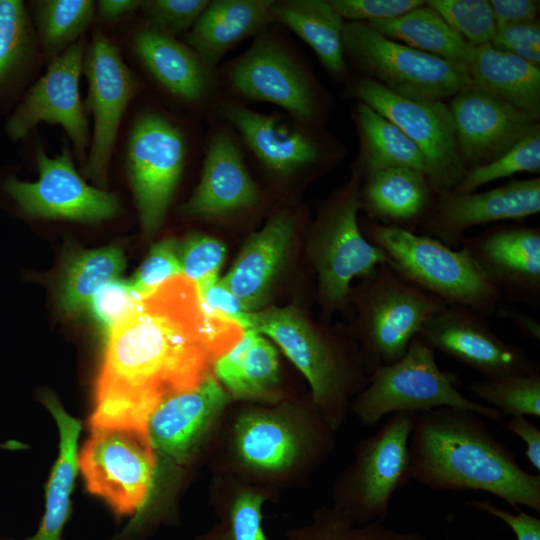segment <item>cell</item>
<instances>
[{
	"instance_id": "obj_55",
	"label": "cell",
	"mask_w": 540,
	"mask_h": 540,
	"mask_svg": "<svg viewBox=\"0 0 540 540\" xmlns=\"http://www.w3.org/2000/svg\"><path fill=\"white\" fill-rule=\"evenodd\" d=\"M477 540H483V539H477Z\"/></svg>"
},
{
	"instance_id": "obj_25",
	"label": "cell",
	"mask_w": 540,
	"mask_h": 540,
	"mask_svg": "<svg viewBox=\"0 0 540 540\" xmlns=\"http://www.w3.org/2000/svg\"><path fill=\"white\" fill-rule=\"evenodd\" d=\"M448 108L466 171L502 155L537 123L525 111L472 85L455 94Z\"/></svg>"
},
{
	"instance_id": "obj_47",
	"label": "cell",
	"mask_w": 540,
	"mask_h": 540,
	"mask_svg": "<svg viewBox=\"0 0 540 540\" xmlns=\"http://www.w3.org/2000/svg\"><path fill=\"white\" fill-rule=\"evenodd\" d=\"M346 22H372L401 16L422 6V0H329Z\"/></svg>"
},
{
	"instance_id": "obj_24",
	"label": "cell",
	"mask_w": 540,
	"mask_h": 540,
	"mask_svg": "<svg viewBox=\"0 0 540 540\" xmlns=\"http://www.w3.org/2000/svg\"><path fill=\"white\" fill-rule=\"evenodd\" d=\"M461 245L503 299L540 308L539 227L496 224Z\"/></svg>"
},
{
	"instance_id": "obj_32",
	"label": "cell",
	"mask_w": 540,
	"mask_h": 540,
	"mask_svg": "<svg viewBox=\"0 0 540 540\" xmlns=\"http://www.w3.org/2000/svg\"><path fill=\"white\" fill-rule=\"evenodd\" d=\"M273 495L235 478L213 474L210 505L217 521L193 540H269L263 526V506Z\"/></svg>"
},
{
	"instance_id": "obj_51",
	"label": "cell",
	"mask_w": 540,
	"mask_h": 540,
	"mask_svg": "<svg viewBox=\"0 0 540 540\" xmlns=\"http://www.w3.org/2000/svg\"><path fill=\"white\" fill-rule=\"evenodd\" d=\"M496 25L529 22L537 19L539 1L491 0Z\"/></svg>"
},
{
	"instance_id": "obj_18",
	"label": "cell",
	"mask_w": 540,
	"mask_h": 540,
	"mask_svg": "<svg viewBox=\"0 0 540 540\" xmlns=\"http://www.w3.org/2000/svg\"><path fill=\"white\" fill-rule=\"evenodd\" d=\"M82 73L88 82L85 111L92 112L93 134L83 172L97 185L105 186L122 117L141 82L123 61L116 45L96 30L87 46Z\"/></svg>"
},
{
	"instance_id": "obj_41",
	"label": "cell",
	"mask_w": 540,
	"mask_h": 540,
	"mask_svg": "<svg viewBox=\"0 0 540 540\" xmlns=\"http://www.w3.org/2000/svg\"><path fill=\"white\" fill-rule=\"evenodd\" d=\"M540 172V125L533 127L496 159L467 170L453 191L469 193L492 181L517 173Z\"/></svg>"
},
{
	"instance_id": "obj_4",
	"label": "cell",
	"mask_w": 540,
	"mask_h": 540,
	"mask_svg": "<svg viewBox=\"0 0 540 540\" xmlns=\"http://www.w3.org/2000/svg\"><path fill=\"white\" fill-rule=\"evenodd\" d=\"M244 329L272 339L307 380L310 395L330 427L337 431L344 425L352 399L370 375L359 346L316 325L295 306L249 312Z\"/></svg>"
},
{
	"instance_id": "obj_2",
	"label": "cell",
	"mask_w": 540,
	"mask_h": 540,
	"mask_svg": "<svg viewBox=\"0 0 540 540\" xmlns=\"http://www.w3.org/2000/svg\"><path fill=\"white\" fill-rule=\"evenodd\" d=\"M335 432L311 395L228 409L213 444L212 472L276 494L302 485L335 449Z\"/></svg>"
},
{
	"instance_id": "obj_9",
	"label": "cell",
	"mask_w": 540,
	"mask_h": 540,
	"mask_svg": "<svg viewBox=\"0 0 540 540\" xmlns=\"http://www.w3.org/2000/svg\"><path fill=\"white\" fill-rule=\"evenodd\" d=\"M352 300L359 311L356 336L369 373L402 358L429 319L447 306L403 278L389 262L351 287L349 303Z\"/></svg>"
},
{
	"instance_id": "obj_44",
	"label": "cell",
	"mask_w": 540,
	"mask_h": 540,
	"mask_svg": "<svg viewBox=\"0 0 540 540\" xmlns=\"http://www.w3.org/2000/svg\"><path fill=\"white\" fill-rule=\"evenodd\" d=\"M210 0H148L141 10L145 23L173 37L187 34Z\"/></svg>"
},
{
	"instance_id": "obj_21",
	"label": "cell",
	"mask_w": 540,
	"mask_h": 540,
	"mask_svg": "<svg viewBox=\"0 0 540 540\" xmlns=\"http://www.w3.org/2000/svg\"><path fill=\"white\" fill-rule=\"evenodd\" d=\"M418 336L448 358L476 370L483 378L529 375L539 362L526 350L498 336L480 312L447 305L424 325Z\"/></svg>"
},
{
	"instance_id": "obj_33",
	"label": "cell",
	"mask_w": 540,
	"mask_h": 540,
	"mask_svg": "<svg viewBox=\"0 0 540 540\" xmlns=\"http://www.w3.org/2000/svg\"><path fill=\"white\" fill-rule=\"evenodd\" d=\"M43 402L59 429V454L46 486L45 512L39 528L24 540H63L62 531L69 518L70 496L78 469L77 442L81 424L63 409L53 395H44Z\"/></svg>"
},
{
	"instance_id": "obj_40",
	"label": "cell",
	"mask_w": 540,
	"mask_h": 540,
	"mask_svg": "<svg viewBox=\"0 0 540 540\" xmlns=\"http://www.w3.org/2000/svg\"><path fill=\"white\" fill-rule=\"evenodd\" d=\"M468 390L504 416L540 417V371L529 375L483 378Z\"/></svg>"
},
{
	"instance_id": "obj_26",
	"label": "cell",
	"mask_w": 540,
	"mask_h": 540,
	"mask_svg": "<svg viewBox=\"0 0 540 540\" xmlns=\"http://www.w3.org/2000/svg\"><path fill=\"white\" fill-rule=\"evenodd\" d=\"M299 215L280 208L264 226L248 236L234 263L221 277L227 288L248 311L260 310L282 270L295 233Z\"/></svg>"
},
{
	"instance_id": "obj_38",
	"label": "cell",
	"mask_w": 540,
	"mask_h": 540,
	"mask_svg": "<svg viewBox=\"0 0 540 540\" xmlns=\"http://www.w3.org/2000/svg\"><path fill=\"white\" fill-rule=\"evenodd\" d=\"M38 45L53 59L76 43L92 23L95 3L90 0L32 1Z\"/></svg>"
},
{
	"instance_id": "obj_30",
	"label": "cell",
	"mask_w": 540,
	"mask_h": 540,
	"mask_svg": "<svg viewBox=\"0 0 540 540\" xmlns=\"http://www.w3.org/2000/svg\"><path fill=\"white\" fill-rule=\"evenodd\" d=\"M270 13L272 24L291 30L303 40L334 79L347 77L345 21L329 0H273Z\"/></svg>"
},
{
	"instance_id": "obj_1",
	"label": "cell",
	"mask_w": 540,
	"mask_h": 540,
	"mask_svg": "<svg viewBox=\"0 0 540 540\" xmlns=\"http://www.w3.org/2000/svg\"><path fill=\"white\" fill-rule=\"evenodd\" d=\"M194 281L180 274L142 296L108 334L90 429H147L154 410L212 372Z\"/></svg>"
},
{
	"instance_id": "obj_49",
	"label": "cell",
	"mask_w": 540,
	"mask_h": 540,
	"mask_svg": "<svg viewBox=\"0 0 540 540\" xmlns=\"http://www.w3.org/2000/svg\"><path fill=\"white\" fill-rule=\"evenodd\" d=\"M196 287L203 305L235 321L244 329L245 318L250 311L227 288L220 276L198 283Z\"/></svg>"
},
{
	"instance_id": "obj_45",
	"label": "cell",
	"mask_w": 540,
	"mask_h": 540,
	"mask_svg": "<svg viewBox=\"0 0 540 540\" xmlns=\"http://www.w3.org/2000/svg\"><path fill=\"white\" fill-rule=\"evenodd\" d=\"M178 241L166 238L153 245L139 269L129 280L133 290L144 296L166 280L182 274L178 254Z\"/></svg>"
},
{
	"instance_id": "obj_16",
	"label": "cell",
	"mask_w": 540,
	"mask_h": 540,
	"mask_svg": "<svg viewBox=\"0 0 540 540\" xmlns=\"http://www.w3.org/2000/svg\"><path fill=\"white\" fill-rule=\"evenodd\" d=\"M232 401L212 372L194 389L165 399L147 424L157 465L183 469L211 452Z\"/></svg>"
},
{
	"instance_id": "obj_7",
	"label": "cell",
	"mask_w": 540,
	"mask_h": 540,
	"mask_svg": "<svg viewBox=\"0 0 540 540\" xmlns=\"http://www.w3.org/2000/svg\"><path fill=\"white\" fill-rule=\"evenodd\" d=\"M359 226L365 238L386 254L403 278L446 305L469 307L489 317L502 304L501 293L464 248L455 250L436 238L371 219L359 221Z\"/></svg>"
},
{
	"instance_id": "obj_29",
	"label": "cell",
	"mask_w": 540,
	"mask_h": 540,
	"mask_svg": "<svg viewBox=\"0 0 540 540\" xmlns=\"http://www.w3.org/2000/svg\"><path fill=\"white\" fill-rule=\"evenodd\" d=\"M272 3L273 0H211L184 42L207 65L217 69L231 49L273 25Z\"/></svg>"
},
{
	"instance_id": "obj_52",
	"label": "cell",
	"mask_w": 540,
	"mask_h": 540,
	"mask_svg": "<svg viewBox=\"0 0 540 540\" xmlns=\"http://www.w3.org/2000/svg\"><path fill=\"white\" fill-rule=\"evenodd\" d=\"M505 427L526 444L525 456L540 471V429L525 416L511 417Z\"/></svg>"
},
{
	"instance_id": "obj_22",
	"label": "cell",
	"mask_w": 540,
	"mask_h": 540,
	"mask_svg": "<svg viewBox=\"0 0 540 540\" xmlns=\"http://www.w3.org/2000/svg\"><path fill=\"white\" fill-rule=\"evenodd\" d=\"M540 212V178L513 180L483 192L436 193L432 207L419 226V234L438 239L450 248L462 244L468 229Z\"/></svg>"
},
{
	"instance_id": "obj_12",
	"label": "cell",
	"mask_w": 540,
	"mask_h": 540,
	"mask_svg": "<svg viewBox=\"0 0 540 540\" xmlns=\"http://www.w3.org/2000/svg\"><path fill=\"white\" fill-rule=\"evenodd\" d=\"M192 148L189 131L168 113L147 109L134 119L126 144V170L145 232L162 224Z\"/></svg>"
},
{
	"instance_id": "obj_37",
	"label": "cell",
	"mask_w": 540,
	"mask_h": 540,
	"mask_svg": "<svg viewBox=\"0 0 540 540\" xmlns=\"http://www.w3.org/2000/svg\"><path fill=\"white\" fill-rule=\"evenodd\" d=\"M125 267L123 251L104 247L81 251L67 263L60 285V305L67 315L86 309L108 283L117 280Z\"/></svg>"
},
{
	"instance_id": "obj_13",
	"label": "cell",
	"mask_w": 540,
	"mask_h": 540,
	"mask_svg": "<svg viewBox=\"0 0 540 540\" xmlns=\"http://www.w3.org/2000/svg\"><path fill=\"white\" fill-rule=\"evenodd\" d=\"M346 60L364 77L412 100H442L471 85L466 68L380 34L365 22H346Z\"/></svg>"
},
{
	"instance_id": "obj_50",
	"label": "cell",
	"mask_w": 540,
	"mask_h": 540,
	"mask_svg": "<svg viewBox=\"0 0 540 540\" xmlns=\"http://www.w3.org/2000/svg\"><path fill=\"white\" fill-rule=\"evenodd\" d=\"M467 504L504 522L516 540H540V518L521 511L516 514L501 509L487 499H472Z\"/></svg>"
},
{
	"instance_id": "obj_6",
	"label": "cell",
	"mask_w": 540,
	"mask_h": 540,
	"mask_svg": "<svg viewBox=\"0 0 540 540\" xmlns=\"http://www.w3.org/2000/svg\"><path fill=\"white\" fill-rule=\"evenodd\" d=\"M214 117L231 127L247 161L278 185L311 178L345 157L343 144L324 127L285 112H259L223 96Z\"/></svg>"
},
{
	"instance_id": "obj_17",
	"label": "cell",
	"mask_w": 540,
	"mask_h": 540,
	"mask_svg": "<svg viewBox=\"0 0 540 540\" xmlns=\"http://www.w3.org/2000/svg\"><path fill=\"white\" fill-rule=\"evenodd\" d=\"M208 122L200 178L179 212L188 218L213 221L257 210L266 197L251 173L236 134L217 117Z\"/></svg>"
},
{
	"instance_id": "obj_11",
	"label": "cell",
	"mask_w": 540,
	"mask_h": 540,
	"mask_svg": "<svg viewBox=\"0 0 540 540\" xmlns=\"http://www.w3.org/2000/svg\"><path fill=\"white\" fill-rule=\"evenodd\" d=\"M416 413L398 412L354 448L353 461L337 476L332 506L356 524L385 522L394 494L410 477L409 440Z\"/></svg>"
},
{
	"instance_id": "obj_53",
	"label": "cell",
	"mask_w": 540,
	"mask_h": 540,
	"mask_svg": "<svg viewBox=\"0 0 540 540\" xmlns=\"http://www.w3.org/2000/svg\"><path fill=\"white\" fill-rule=\"evenodd\" d=\"M495 315L512 323L522 336L540 341V323L528 313L516 307L501 304Z\"/></svg>"
},
{
	"instance_id": "obj_5",
	"label": "cell",
	"mask_w": 540,
	"mask_h": 540,
	"mask_svg": "<svg viewBox=\"0 0 540 540\" xmlns=\"http://www.w3.org/2000/svg\"><path fill=\"white\" fill-rule=\"evenodd\" d=\"M224 97L269 103L310 125L324 127L331 97L291 41L271 25L241 54L217 68Z\"/></svg>"
},
{
	"instance_id": "obj_35",
	"label": "cell",
	"mask_w": 540,
	"mask_h": 540,
	"mask_svg": "<svg viewBox=\"0 0 540 540\" xmlns=\"http://www.w3.org/2000/svg\"><path fill=\"white\" fill-rule=\"evenodd\" d=\"M367 24L389 39L464 67L473 47L426 3L401 16Z\"/></svg>"
},
{
	"instance_id": "obj_42",
	"label": "cell",
	"mask_w": 540,
	"mask_h": 540,
	"mask_svg": "<svg viewBox=\"0 0 540 540\" xmlns=\"http://www.w3.org/2000/svg\"><path fill=\"white\" fill-rule=\"evenodd\" d=\"M425 3L468 44L477 47L492 43L497 25L489 1L428 0Z\"/></svg>"
},
{
	"instance_id": "obj_48",
	"label": "cell",
	"mask_w": 540,
	"mask_h": 540,
	"mask_svg": "<svg viewBox=\"0 0 540 540\" xmlns=\"http://www.w3.org/2000/svg\"><path fill=\"white\" fill-rule=\"evenodd\" d=\"M491 45L540 67L539 20L497 26Z\"/></svg>"
},
{
	"instance_id": "obj_39",
	"label": "cell",
	"mask_w": 540,
	"mask_h": 540,
	"mask_svg": "<svg viewBox=\"0 0 540 540\" xmlns=\"http://www.w3.org/2000/svg\"><path fill=\"white\" fill-rule=\"evenodd\" d=\"M286 540H426L419 532L398 531L384 522L356 524L334 506L317 509L312 520L285 533Z\"/></svg>"
},
{
	"instance_id": "obj_14",
	"label": "cell",
	"mask_w": 540,
	"mask_h": 540,
	"mask_svg": "<svg viewBox=\"0 0 540 540\" xmlns=\"http://www.w3.org/2000/svg\"><path fill=\"white\" fill-rule=\"evenodd\" d=\"M77 464L87 490L117 515L139 514L146 506L157 468L147 429L92 428Z\"/></svg>"
},
{
	"instance_id": "obj_27",
	"label": "cell",
	"mask_w": 540,
	"mask_h": 540,
	"mask_svg": "<svg viewBox=\"0 0 540 540\" xmlns=\"http://www.w3.org/2000/svg\"><path fill=\"white\" fill-rule=\"evenodd\" d=\"M212 373L233 401L263 404L286 398L277 350L253 330L245 329L240 340L214 361Z\"/></svg>"
},
{
	"instance_id": "obj_34",
	"label": "cell",
	"mask_w": 540,
	"mask_h": 540,
	"mask_svg": "<svg viewBox=\"0 0 540 540\" xmlns=\"http://www.w3.org/2000/svg\"><path fill=\"white\" fill-rule=\"evenodd\" d=\"M352 119L359 137V153L353 164L362 178L391 167L412 168L427 177L423 154L395 124L361 102L353 107Z\"/></svg>"
},
{
	"instance_id": "obj_43",
	"label": "cell",
	"mask_w": 540,
	"mask_h": 540,
	"mask_svg": "<svg viewBox=\"0 0 540 540\" xmlns=\"http://www.w3.org/2000/svg\"><path fill=\"white\" fill-rule=\"evenodd\" d=\"M182 275L196 284L220 276L227 250L218 238L193 233L177 244Z\"/></svg>"
},
{
	"instance_id": "obj_28",
	"label": "cell",
	"mask_w": 540,
	"mask_h": 540,
	"mask_svg": "<svg viewBox=\"0 0 540 540\" xmlns=\"http://www.w3.org/2000/svg\"><path fill=\"white\" fill-rule=\"evenodd\" d=\"M435 196L424 173L408 167H391L362 178L359 206L375 222L415 232Z\"/></svg>"
},
{
	"instance_id": "obj_8",
	"label": "cell",
	"mask_w": 540,
	"mask_h": 540,
	"mask_svg": "<svg viewBox=\"0 0 540 540\" xmlns=\"http://www.w3.org/2000/svg\"><path fill=\"white\" fill-rule=\"evenodd\" d=\"M460 382L457 372L440 369L435 350L416 335L402 358L370 373L350 410L364 426H374L389 414H417L440 407L472 411L493 421L503 419L496 409L461 394Z\"/></svg>"
},
{
	"instance_id": "obj_15",
	"label": "cell",
	"mask_w": 540,
	"mask_h": 540,
	"mask_svg": "<svg viewBox=\"0 0 540 540\" xmlns=\"http://www.w3.org/2000/svg\"><path fill=\"white\" fill-rule=\"evenodd\" d=\"M348 93L395 124L419 148L428 181L436 193L456 188L466 170L445 103L404 98L364 76L349 83Z\"/></svg>"
},
{
	"instance_id": "obj_19",
	"label": "cell",
	"mask_w": 540,
	"mask_h": 540,
	"mask_svg": "<svg viewBox=\"0 0 540 540\" xmlns=\"http://www.w3.org/2000/svg\"><path fill=\"white\" fill-rule=\"evenodd\" d=\"M86 39L81 37L51 59L45 74L35 82L9 115L5 131L12 141L25 138L40 122L63 127L74 153L86 160L89 124L79 94Z\"/></svg>"
},
{
	"instance_id": "obj_31",
	"label": "cell",
	"mask_w": 540,
	"mask_h": 540,
	"mask_svg": "<svg viewBox=\"0 0 540 540\" xmlns=\"http://www.w3.org/2000/svg\"><path fill=\"white\" fill-rule=\"evenodd\" d=\"M471 85L540 116V67L491 44L472 47L465 64Z\"/></svg>"
},
{
	"instance_id": "obj_23",
	"label": "cell",
	"mask_w": 540,
	"mask_h": 540,
	"mask_svg": "<svg viewBox=\"0 0 540 540\" xmlns=\"http://www.w3.org/2000/svg\"><path fill=\"white\" fill-rule=\"evenodd\" d=\"M139 62L172 99L198 117L211 120L223 97L217 69L185 42L144 24L133 35Z\"/></svg>"
},
{
	"instance_id": "obj_46",
	"label": "cell",
	"mask_w": 540,
	"mask_h": 540,
	"mask_svg": "<svg viewBox=\"0 0 540 540\" xmlns=\"http://www.w3.org/2000/svg\"><path fill=\"white\" fill-rule=\"evenodd\" d=\"M140 298L129 281L117 279L100 289L87 308L108 334L133 310Z\"/></svg>"
},
{
	"instance_id": "obj_10",
	"label": "cell",
	"mask_w": 540,
	"mask_h": 540,
	"mask_svg": "<svg viewBox=\"0 0 540 540\" xmlns=\"http://www.w3.org/2000/svg\"><path fill=\"white\" fill-rule=\"evenodd\" d=\"M362 174L353 164L349 180L320 207L313 224L310 255L318 294L325 312L345 310L355 278H366L382 263L386 254L368 241L358 220Z\"/></svg>"
},
{
	"instance_id": "obj_3",
	"label": "cell",
	"mask_w": 540,
	"mask_h": 540,
	"mask_svg": "<svg viewBox=\"0 0 540 540\" xmlns=\"http://www.w3.org/2000/svg\"><path fill=\"white\" fill-rule=\"evenodd\" d=\"M410 477L437 491H483L540 512V475L520 467L479 414L440 407L417 413L409 440Z\"/></svg>"
},
{
	"instance_id": "obj_20",
	"label": "cell",
	"mask_w": 540,
	"mask_h": 540,
	"mask_svg": "<svg viewBox=\"0 0 540 540\" xmlns=\"http://www.w3.org/2000/svg\"><path fill=\"white\" fill-rule=\"evenodd\" d=\"M39 177L27 182L10 177L5 192L22 212L32 217L97 222L115 216V194L89 186L76 171L69 147L50 158L42 148L36 152Z\"/></svg>"
},
{
	"instance_id": "obj_36",
	"label": "cell",
	"mask_w": 540,
	"mask_h": 540,
	"mask_svg": "<svg viewBox=\"0 0 540 540\" xmlns=\"http://www.w3.org/2000/svg\"><path fill=\"white\" fill-rule=\"evenodd\" d=\"M38 46L24 2L0 0V101L20 88L36 59Z\"/></svg>"
},
{
	"instance_id": "obj_54",
	"label": "cell",
	"mask_w": 540,
	"mask_h": 540,
	"mask_svg": "<svg viewBox=\"0 0 540 540\" xmlns=\"http://www.w3.org/2000/svg\"><path fill=\"white\" fill-rule=\"evenodd\" d=\"M141 0H101L95 4V13L103 22H112L142 8Z\"/></svg>"
}]
</instances>
